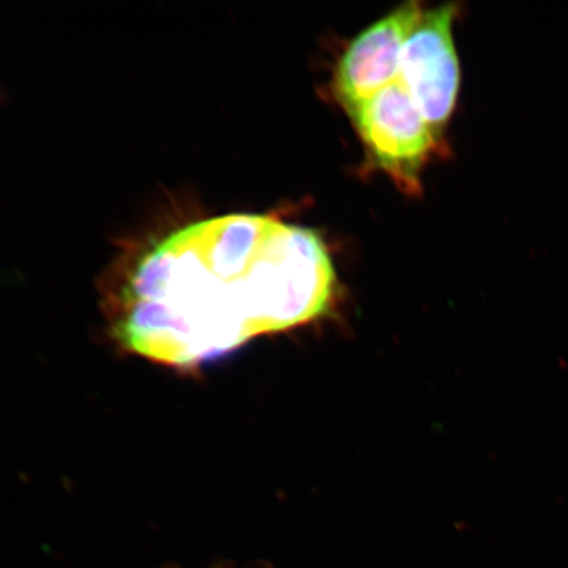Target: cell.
<instances>
[{
    "label": "cell",
    "instance_id": "277c9868",
    "mask_svg": "<svg viewBox=\"0 0 568 568\" xmlns=\"http://www.w3.org/2000/svg\"><path fill=\"white\" fill-rule=\"evenodd\" d=\"M408 2L355 38L338 61L333 90L347 113L397 82L404 44L423 16Z\"/></svg>",
    "mask_w": 568,
    "mask_h": 568
},
{
    "label": "cell",
    "instance_id": "3957f363",
    "mask_svg": "<svg viewBox=\"0 0 568 568\" xmlns=\"http://www.w3.org/2000/svg\"><path fill=\"white\" fill-rule=\"evenodd\" d=\"M458 12L457 3L423 12L404 44L397 78L442 140L456 110L460 88L453 34Z\"/></svg>",
    "mask_w": 568,
    "mask_h": 568
},
{
    "label": "cell",
    "instance_id": "7a4b0ae2",
    "mask_svg": "<svg viewBox=\"0 0 568 568\" xmlns=\"http://www.w3.org/2000/svg\"><path fill=\"white\" fill-rule=\"evenodd\" d=\"M368 158L404 194H422L423 170L442 151L439 139L399 83L382 90L349 112Z\"/></svg>",
    "mask_w": 568,
    "mask_h": 568
},
{
    "label": "cell",
    "instance_id": "6da1fadb",
    "mask_svg": "<svg viewBox=\"0 0 568 568\" xmlns=\"http://www.w3.org/2000/svg\"><path fill=\"white\" fill-rule=\"evenodd\" d=\"M290 255L281 220L248 213L178 230L142 255L111 305L119 344L193 371L286 328Z\"/></svg>",
    "mask_w": 568,
    "mask_h": 568
}]
</instances>
